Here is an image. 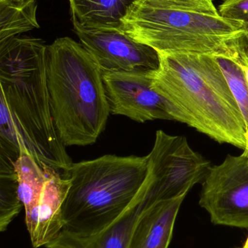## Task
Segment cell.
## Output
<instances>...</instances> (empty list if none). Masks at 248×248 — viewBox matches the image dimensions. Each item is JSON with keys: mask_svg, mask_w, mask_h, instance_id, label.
Wrapping results in <instances>:
<instances>
[{"mask_svg": "<svg viewBox=\"0 0 248 248\" xmlns=\"http://www.w3.org/2000/svg\"><path fill=\"white\" fill-rule=\"evenodd\" d=\"M152 87L178 110L183 123L219 143L245 150L246 125L212 55L159 53Z\"/></svg>", "mask_w": 248, "mask_h": 248, "instance_id": "1", "label": "cell"}, {"mask_svg": "<svg viewBox=\"0 0 248 248\" xmlns=\"http://www.w3.org/2000/svg\"><path fill=\"white\" fill-rule=\"evenodd\" d=\"M48 45L36 38L0 43V87L15 124L33 158L57 171L73 164L55 129L47 81Z\"/></svg>", "mask_w": 248, "mask_h": 248, "instance_id": "2", "label": "cell"}, {"mask_svg": "<svg viewBox=\"0 0 248 248\" xmlns=\"http://www.w3.org/2000/svg\"><path fill=\"white\" fill-rule=\"evenodd\" d=\"M46 70L51 113L63 144H94L111 113L99 65L81 43L62 37L48 45Z\"/></svg>", "mask_w": 248, "mask_h": 248, "instance_id": "3", "label": "cell"}, {"mask_svg": "<svg viewBox=\"0 0 248 248\" xmlns=\"http://www.w3.org/2000/svg\"><path fill=\"white\" fill-rule=\"evenodd\" d=\"M147 171V156L106 155L73 163L64 173L71 186L63 206V232L87 235L112 224L131 205Z\"/></svg>", "mask_w": 248, "mask_h": 248, "instance_id": "4", "label": "cell"}, {"mask_svg": "<svg viewBox=\"0 0 248 248\" xmlns=\"http://www.w3.org/2000/svg\"><path fill=\"white\" fill-rule=\"evenodd\" d=\"M122 31L158 53L215 55L244 33L243 25L220 15L137 0L122 20Z\"/></svg>", "mask_w": 248, "mask_h": 248, "instance_id": "5", "label": "cell"}, {"mask_svg": "<svg viewBox=\"0 0 248 248\" xmlns=\"http://www.w3.org/2000/svg\"><path fill=\"white\" fill-rule=\"evenodd\" d=\"M148 157V171L137 193L143 209L155 202L187 195L205 179L210 162L189 145L186 137L162 130Z\"/></svg>", "mask_w": 248, "mask_h": 248, "instance_id": "6", "label": "cell"}, {"mask_svg": "<svg viewBox=\"0 0 248 248\" xmlns=\"http://www.w3.org/2000/svg\"><path fill=\"white\" fill-rule=\"evenodd\" d=\"M199 205L214 224L248 229V150L211 166L202 181Z\"/></svg>", "mask_w": 248, "mask_h": 248, "instance_id": "7", "label": "cell"}, {"mask_svg": "<svg viewBox=\"0 0 248 248\" xmlns=\"http://www.w3.org/2000/svg\"><path fill=\"white\" fill-rule=\"evenodd\" d=\"M154 71L102 72L111 114L126 116L138 123L154 120L183 123L174 106L152 87Z\"/></svg>", "mask_w": 248, "mask_h": 248, "instance_id": "8", "label": "cell"}, {"mask_svg": "<svg viewBox=\"0 0 248 248\" xmlns=\"http://www.w3.org/2000/svg\"><path fill=\"white\" fill-rule=\"evenodd\" d=\"M81 45L102 72L153 71L160 67L158 52L119 30L93 29L72 22Z\"/></svg>", "mask_w": 248, "mask_h": 248, "instance_id": "9", "label": "cell"}, {"mask_svg": "<svg viewBox=\"0 0 248 248\" xmlns=\"http://www.w3.org/2000/svg\"><path fill=\"white\" fill-rule=\"evenodd\" d=\"M46 176L37 206L25 216L26 228L33 248L45 247L56 240L64 230L63 206L71 182L59 172L42 165Z\"/></svg>", "mask_w": 248, "mask_h": 248, "instance_id": "10", "label": "cell"}, {"mask_svg": "<svg viewBox=\"0 0 248 248\" xmlns=\"http://www.w3.org/2000/svg\"><path fill=\"white\" fill-rule=\"evenodd\" d=\"M186 195L144 208L132 230L128 248H168L178 213Z\"/></svg>", "mask_w": 248, "mask_h": 248, "instance_id": "11", "label": "cell"}, {"mask_svg": "<svg viewBox=\"0 0 248 248\" xmlns=\"http://www.w3.org/2000/svg\"><path fill=\"white\" fill-rule=\"evenodd\" d=\"M142 210L140 200L135 196L128 208L103 230L87 235L62 232L60 237L74 248H128L132 230Z\"/></svg>", "mask_w": 248, "mask_h": 248, "instance_id": "12", "label": "cell"}, {"mask_svg": "<svg viewBox=\"0 0 248 248\" xmlns=\"http://www.w3.org/2000/svg\"><path fill=\"white\" fill-rule=\"evenodd\" d=\"M137 0H68L71 21L93 29L122 31V20Z\"/></svg>", "mask_w": 248, "mask_h": 248, "instance_id": "13", "label": "cell"}, {"mask_svg": "<svg viewBox=\"0 0 248 248\" xmlns=\"http://www.w3.org/2000/svg\"><path fill=\"white\" fill-rule=\"evenodd\" d=\"M18 192L23 204L25 216L32 213L37 206L41 193L46 180L42 168L33 158L20 137V155L15 163Z\"/></svg>", "mask_w": 248, "mask_h": 248, "instance_id": "14", "label": "cell"}, {"mask_svg": "<svg viewBox=\"0 0 248 248\" xmlns=\"http://www.w3.org/2000/svg\"><path fill=\"white\" fill-rule=\"evenodd\" d=\"M36 0H0V43L39 28Z\"/></svg>", "mask_w": 248, "mask_h": 248, "instance_id": "15", "label": "cell"}, {"mask_svg": "<svg viewBox=\"0 0 248 248\" xmlns=\"http://www.w3.org/2000/svg\"><path fill=\"white\" fill-rule=\"evenodd\" d=\"M16 160L0 153V231L4 232L20 214L23 204L18 192Z\"/></svg>", "mask_w": 248, "mask_h": 248, "instance_id": "16", "label": "cell"}, {"mask_svg": "<svg viewBox=\"0 0 248 248\" xmlns=\"http://www.w3.org/2000/svg\"><path fill=\"white\" fill-rule=\"evenodd\" d=\"M219 65L248 128V86L240 65L225 52L212 55ZM247 131V130H246Z\"/></svg>", "mask_w": 248, "mask_h": 248, "instance_id": "17", "label": "cell"}, {"mask_svg": "<svg viewBox=\"0 0 248 248\" xmlns=\"http://www.w3.org/2000/svg\"><path fill=\"white\" fill-rule=\"evenodd\" d=\"M218 10L220 16L227 20L248 25V0H224Z\"/></svg>", "mask_w": 248, "mask_h": 248, "instance_id": "18", "label": "cell"}, {"mask_svg": "<svg viewBox=\"0 0 248 248\" xmlns=\"http://www.w3.org/2000/svg\"><path fill=\"white\" fill-rule=\"evenodd\" d=\"M162 5L182 10L219 15L213 0H151Z\"/></svg>", "mask_w": 248, "mask_h": 248, "instance_id": "19", "label": "cell"}, {"mask_svg": "<svg viewBox=\"0 0 248 248\" xmlns=\"http://www.w3.org/2000/svg\"><path fill=\"white\" fill-rule=\"evenodd\" d=\"M222 52L231 57L240 65L248 86V54L242 44L240 36L229 42Z\"/></svg>", "mask_w": 248, "mask_h": 248, "instance_id": "20", "label": "cell"}, {"mask_svg": "<svg viewBox=\"0 0 248 248\" xmlns=\"http://www.w3.org/2000/svg\"><path fill=\"white\" fill-rule=\"evenodd\" d=\"M45 248H74L71 244L66 241L61 237H58L56 240L50 243Z\"/></svg>", "mask_w": 248, "mask_h": 248, "instance_id": "21", "label": "cell"}, {"mask_svg": "<svg viewBox=\"0 0 248 248\" xmlns=\"http://www.w3.org/2000/svg\"><path fill=\"white\" fill-rule=\"evenodd\" d=\"M244 33L240 36V40L244 46L245 49L248 54V25L243 26Z\"/></svg>", "mask_w": 248, "mask_h": 248, "instance_id": "22", "label": "cell"}, {"mask_svg": "<svg viewBox=\"0 0 248 248\" xmlns=\"http://www.w3.org/2000/svg\"><path fill=\"white\" fill-rule=\"evenodd\" d=\"M241 248H248V236L247 240H246V243H245L244 246Z\"/></svg>", "mask_w": 248, "mask_h": 248, "instance_id": "23", "label": "cell"}, {"mask_svg": "<svg viewBox=\"0 0 248 248\" xmlns=\"http://www.w3.org/2000/svg\"><path fill=\"white\" fill-rule=\"evenodd\" d=\"M246 138L248 140V128H247V131H246Z\"/></svg>", "mask_w": 248, "mask_h": 248, "instance_id": "24", "label": "cell"}, {"mask_svg": "<svg viewBox=\"0 0 248 248\" xmlns=\"http://www.w3.org/2000/svg\"><path fill=\"white\" fill-rule=\"evenodd\" d=\"M246 149L248 150V140H247V145H246Z\"/></svg>", "mask_w": 248, "mask_h": 248, "instance_id": "25", "label": "cell"}]
</instances>
